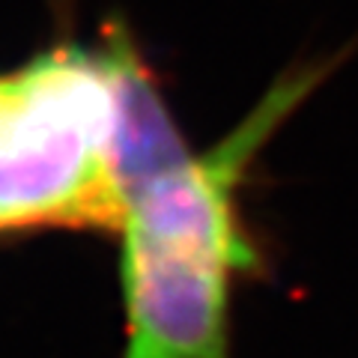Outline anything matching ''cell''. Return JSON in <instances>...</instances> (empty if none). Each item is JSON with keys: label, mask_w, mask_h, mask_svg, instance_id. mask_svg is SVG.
<instances>
[{"label": "cell", "mask_w": 358, "mask_h": 358, "mask_svg": "<svg viewBox=\"0 0 358 358\" xmlns=\"http://www.w3.org/2000/svg\"><path fill=\"white\" fill-rule=\"evenodd\" d=\"M110 126L114 93L99 51L60 45L0 78V230H120Z\"/></svg>", "instance_id": "obj_1"}, {"label": "cell", "mask_w": 358, "mask_h": 358, "mask_svg": "<svg viewBox=\"0 0 358 358\" xmlns=\"http://www.w3.org/2000/svg\"><path fill=\"white\" fill-rule=\"evenodd\" d=\"M122 358H230L233 275L122 242Z\"/></svg>", "instance_id": "obj_2"}, {"label": "cell", "mask_w": 358, "mask_h": 358, "mask_svg": "<svg viewBox=\"0 0 358 358\" xmlns=\"http://www.w3.org/2000/svg\"><path fill=\"white\" fill-rule=\"evenodd\" d=\"M102 60L114 93V126H110L108 171L126 218L129 206L143 188L167 176L192 159L182 131L164 105L162 90L143 63L129 30L110 21L105 27Z\"/></svg>", "instance_id": "obj_3"}]
</instances>
